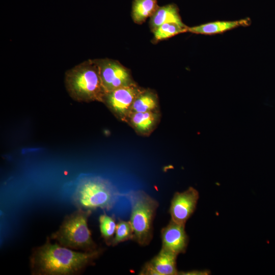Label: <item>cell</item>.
I'll list each match as a JSON object with an SVG mask.
<instances>
[{
    "label": "cell",
    "mask_w": 275,
    "mask_h": 275,
    "mask_svg": "<svg viewBox=\"0 0 275 275\" xmlns=\"http://www.w3.org/2000/svg\"><path fill=\"white\" fill-rule=\"evenodd\" d=\"M210 272L207 270H194L188 271L179 272L178 274L182 275H207L210 274Z\"/></svg>",
    "instance_id": "19"
},
{
    "label": "cell",
    "mask_w": 275,
    "mask_h": 275,
    "mask_svg": "<svg viewBox=\"0 0 275 275\" xmlns=\"http://www.w3.org/2000/svg\"><path fill=\"white\" fill-rule=\"evenodd\" d=\"M98 221L101 237L106 245H112L117 226L115 216L104 212L99 216Z\"/></svg>",
    "instance_id": "16"
},
{
    "label": "cell",
    "mask_w": 275,
    "mask_h": 275,
    "mask_svg": "<svg viewBox=\"0 0 275 275\" xmlns=\"http://www.w3.org/2000/svg\"><path fill=\"white\" fill-rule=\"evenodd\" d=\"M144 88L135 82L105 94L103 102L119 120L126 122L132 105Z\"/></svg>",
    "instance_id": "6"
},
{
    "label": "cell",
    "mask_w": 275,
    "mask_h": 275,
    "mask_svg": "<svg viewBox=\"0 0 275 275\" xmlns=\"http://www.w3.org/2000/svg\"><path fill=\"white\" fill-rule=\"evenodd\" d=\"M185 225L177 224L170 219L161 230V247L177 254L185 253L188 237L185 230Z\"/></svg>",
    "instance_id": "10"
},
{
    "label": "cell",
    "mask_w": 275,
    "mask_h": 275,
    "mask_svg": "<svg viewBox=\"0 0 275 275\" xmlns=\"http://www.w3.org/2000/svg\"><path fill=\"white\" fill-rule=\"evenodd\" d=\"M158 111L159 101L156 92L149 89H143L135 99L130 114L133 113Z\"/></svg>",
    "instance_id": "14"
},
{
    "label": "cell",
    "mask_w": 275,
    "mask_h": 275,
    "mask_svg": "<svg viewBox=\"0 0 275 275\" xmlns=\"http://www.w3.org/2000/svg\"><path fill=\"white\" fill-rule=\"evenodd\" d=\"M159 7L157 0H133L131 16L133 21L138 24L143 23Z\"/></svg>",
    "instance_id": "15"
},
{
    "label": "cell",
    "mask_w": 275,
    "mask_h": 275,
    "mask_svg": "<svg viewBox=\"0 0 275 275\" xmlns=\"http://www.w3.org/2000/svg\"><path fill=\"white\" fill-rule=\"evenodd\" d=\"M92 212L91 210L77 208L65 216L59 229L49 238L73 250L89 252L97 250L88 223Z\"/></svg>",
    "instance_id": "3"
},
{
    "label": "cell",
    "mask_w": 275,
    "mask_h": 275,
    "mask_svg": "<svg viewBox=\"0 0 275 275\" xmlns=\"http://www.w3.org/2000/svg\"><path fill=\"white\" fill-rule=\"evenodd\" d=\"M199 198L198 191L193 187L182 192H176L169 208L171 219L177 224L185 225L196 208Z\"/></svg>",
    "instance_id": "8"
},
{
    "label": "cell",
    "mask_w": 275,
    "mask_h": 275,
    "mask_svg": "<svg viewBox=\"0 0 275 275\" xmlns=\"http://www.w3.org/2000/svg\"><path fill=\"white\" fill-rule=\"evenodd\" d=\"M134 231L129 221L119 219L117 223L116 229L112 246H116L119 243L129 240H134Z\"/></svg>",
    "instance_id": "18"
},
{
    "label": "cell",
    "mask_w": 275,
    "mask_h": 275,
    "mask_svg": "<svg viewBox=\"0 0 275 275\" xmlns=\"http://www.w3.org/2000/svg\"><path fill=\"white\" fill-rule=\"evenodd\" d=\"M160 117L159 111L133 113L128 116L125 122L127 123L136 133L141 135L148 136L157 127Z\"/></svg>",
    "instance_id": "11"
},
{
    "label": "cell",
    "mask_w": 275,
    "mask_h": 275,
    "mask_svg": "<svg viewBox=\"0 0 275 275\" xmlns=\"http://www.w3.org/2000/svg\"><path fill=\"white\" fill-rule=\"evenodd\" d=\"M49 237L42 245L34 248L30 256L33 275H76L92 265L103 252L98 248L89 252L76 251L52 243Z\"/></svg>",
    "instance_id": "1"
},
{
    "label": "cell",
    "mask_w": 275,
    "mask_h": 275,
    "mask_svg": "<svg viewBox=\"0 0 275 275\" xmlns=\"http://www.w3.org/2000/svg\"><path fill=\"white\" fill-rule=\"evenodd\" d=\"M187 28L186 25H181L175 23H163L153 32L154 38L156 41L167 39L187 32Z\"/></svg>",
    "instance_id": "17"
},
{
    "label": "cell",
    "mask_w": 275,
    "mask_h": 275,
    "mask_svg": "<svg viewBox=\"0 0 275 275\" xmlns=\"http://www.w3.org/2000/svg\"><path fill=\"white\" fill-rule=\"evenodd\" d=\"M120 195L108 180L99 177H89L79 181L72 199L77 208L109 210L113 208Z\"/></svg>",
    "instance_id": "4"
},
{
    "label": "cell",
    "mask_w": 275,
    "mask_h": 275,
    "mask_svg": "<svg viewBox=\"0 0 275 275\" xmlns=\"http://www.w3.org/2000/svg\"><path fill=\"white\" fill-rule=\"evenodd\" d=\"M177 254L161 248L159 252L142 267L141 275H176L179 271L176 266Z\"/></svg>",
    "instance_id": "9"
},
{
    "label": "cell",
    "mask_w": 275,
    "mask_h": 275,
    "mask_svg": "<svg viewBox=\"0 0 275 275\" xmlns=\"http://www.w3.org/2000/svg\"><path fill=\"white\" fill-rule=\"evenodd\" d=\"M166 23L185 25L182 21L178 7L174 4L159 6L150 17V26L152 32Z\"/></svg>",
    "instance_id": "13"
},
{
    "label": "cell",
    "mask_w": 275,
    "mask_h": 275,
    "mask_svg": "<svg viewBox=\"0 0 275 275\" xmlns=\"http://www.w3.org/2000/svg\"><path fill=\"white\" fill-rule=\"evenodd\" d=\"M64 82L68 94L74 100L103 102L106 92L95 59L85 61L67 71Z\"/></svg>",
    "instance_id": "2"
},
{
    "label": "cell",
    "mask_w": 275,
    "mask_h": 275,
    "mask_svg": "<svg viewBox=\"0 0 275 275\" xmlns=\"http://www.w3.org/2000/svg\"><path fill=\"white\" fill-rule=\"evenodd\" d=\"M131 205L129 221L134 231V241L141 246L150 244L153 236V222L158 202L146 192L139 190L125 195Z\"/></svg>",
    "instance_id": "5"
},
{
    "label": "cell",
    "mask_w": 275,
    "mask_h": 275,
    "mask_svg": "<svg viewBox=\"0 0 275 275\" xmlns=\"http://www.w3.org/2000/svg\"><path fill=\"white\" fill-rule=\"evenodd\" d=\"M250 23L249 18L235 21H218L188 27L187 32L197 34L213 35L222 33L240 26H248Z\"/></svg>",
    "instance_id": "12"
},
{
    "label": "cell",
    "mask_w": 275,
    "mask_h": 275,
    "mask_svg": "<svg viewBox=\"0 0 275 275\" xmlns=\"http://www.w3.org/2000/svg\"><path fill=\"white\" fill-rule=\"evenodd\" d=\"M95 61L106 93L135 82L129 70L117 61L109 59Z\"/></svg>",
    "instance_id": "7"
}]
</instances>
